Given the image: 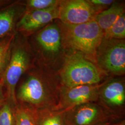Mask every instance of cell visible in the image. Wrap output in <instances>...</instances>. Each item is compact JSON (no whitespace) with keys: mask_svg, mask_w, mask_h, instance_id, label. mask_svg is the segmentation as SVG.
Wrapping results in <instances>:
<instances>
[{"mask_svg":"<svg viewBox=\"0 0 125 125\" xmlns=\"http://www.w3.org/2000/svg\"><path fill=\"white\" fill-rule=\"evenodd\" d=\"M59 87L39 72L29 73L16 89L17 103L35 109L54 108L58 101Z\"/></svg>","mask_w":125,"mask_h":125,"instance_id":"6da1fadb","label":"cell"},{"mask_svg":"<svg viewBox=\"0 0 125 125\" xmlns=\"http://www.w3.org/2000/svg\"><path fill=\"white\" fill-rule=\"evenodd\" d=\"M62 40L68 46L79 51L92 62H96L99 47L104 38V31L94 20L83 24H62Z\"/></svg>","mask_w":125,"mask_h":125,"instance_id":"7a4b0ae2","label":"cell"},{"mask_svg":"<svg viewBox=\"0 0 125 125\" xmlns=\"http://www.w3.org/2000/svg\"><path fill=\"white\" fill-rule=\"evenodd\" d=\"M60 76L62 86L70 88L100 84L104 73L83 55L76 52L66 58Z\"/></svg>","mask_w":125,"mask_h":125,"instance_id":"3957f363","label":"cell"},{"mask_svg":"<svg viewBox=\"0 0 125 125\" xmlns=\"http://www.w3.org/2000/svg\"><path fill=\"white\" fill-rule=\"evenodd\" d=\"M31 56L26 46L14 40L9 62L3 75L7 101L16 106V91L20 78L29 68Z\"/></svg>","mask_w":125,"mask_h":125,"instance_id":"277c9868","label":"cell"},{"mask_svg":"<svg viewBox=\"0 0 125 125\" xmlns=\"http://www.w3.org/2000/svg\"><path fill=\"white\" fill-rule=\"evenodd\" d=\"M64 125H101L109 122L112 114L95 103L82 104L62 112Z\"/></svg>","mask_w":125,"mask_h":125,"instance_id":"5b68a950","label":"cell"},{"mask_svg":"<svg viewBox=\"0 0 125 125\" xmlns=\"http://www.w3.org/2000/svg\"><path fill=\"white\" fill-rule=\"evenodd\" d=\"M96 62L102 69L114 75H123L125 72V41L115 39H105V41L103 39L97 52Z\"/></svg>","mask_w":125,"mask_h":125,"instance_id":"8992f818","label":"cell"},{"mask_svg":"<svg viewBox=\"0 0 125 125\" xmlns=\"http://www.w3.org/2000/svg\"><path fill=\"white\" fill-rule=\"evenodd\" d=\"M103 84L79 85L70 88L62 86L58 103L54 109L62 112L82 104L95 103L99 99L100 89Z\"/></svg>","mask_w":125,"mask_h":125,"instance_id":"52a82bcc","label":"cell"},{"mask_svg":"<svg viewBox=\"0 0 125 125\" xmlns=\"http://www.w3.org/2000/svg\"><path fill=\"white\" fill-rule=\"evenodd\" d=\"M100 12L87 0H61L58 19L64 24L79 25L94 20Z\"/></svg>","mask_w":125,"mask_h":125,"instance_id":"ba28073f","label":"cell"},{"mask_svg":"<svg viewBox=\"0 0 125 125\" xmlns=\"http://www.w3.org/2000/svg\"><path fill=\"white\" fill-rule=\"evenodd\" d=\"M58 17L59 5L44 10L25 11L17 24L16 32L24 36H29Z\"/></svg>","mask_w":125,"mask_h":125,"instance_id":"9c48e42d","label":"cell"},{"mask_svg":"<svg viewBox=\"0 0 125 125\" xmlns=\"http://www.w3.org/2000/svg\"><path fill=\"white\" fill-rule=\"evenodd\" d=\"M25 10V5L19 1L0 9V40L16 33L17 24Z\"/></svg>","mask_w":125,"mask_h":125,"instance_id":"30bf717a","label":"cell"},{"mask_svg":"<svg viewBox=\"0 0 125 125\" xmlns=\"http://www.w3.org/2000/svg\"><path fill=\"white\" fill-rule=\"evenodd\" d=\"M108 109L122 107L125 103V87L122 81L115 80L103 84L100 89L99 98Z\"/></svg>","mask_w":125,"mask_h":125,"instance_id":"8fae6325","label":"cell"},{"mask_svg":"<svg viewBox=\"0 0 125 125\" xmlns=\"http://www.w3.org/2000/svg\"><path fill=\"white\" fill-rule=\"evenodd\" d=\"M36 41L41 49L48 54H56L61 46V29L55 24H50L36 34Z\"/></svg>","mask_w":125,"mask_h":125,"instance_id":"7c38bea8","label":"cell"},{"mask_svg":"<svg viewBox=\"0 0 125 125\" xmlns=\"http://www.w3.org/2000/svg\"><path fill=\"white\" fill-rule=\"evenodd\" d=\"M124 11L123 5L115 1L108 9L98 13L94 21L104 32L115 22L120 16L125 13Z\"/></svg>","mask_w":125,"mask_h":125,"instance_id":"4fadbf2b","label":"cell"},{"mask_svg":"<svg viewBox=\"0 0 125 125\" xmlns=\"http://www.w3.org/2000/svg\"><path fill=\"white\" fill-rule=\"evenodd\" d=\"M35 125H64L62 112L51 108L37 109Z\"/></svg>","mask_w":125,"mask_h":125,"instance_id":"5bb4252c","label":"cell"},{"mask_svg":"<svg viewBox=\"0 0 125 125\" xmlns=\"http://www.w3.org/2000/svg\"><path fill=\"white\" fill-rule=\"evenodd\" d=\"M36 110L26 105L18 103L15 108L14 125H35Z\"/></svg>","mask_w":125,"mask_h":125,"instance_id":"9a60e30c","label":"cell"},{"mask_svg":"<svg viewBox=\"0 0 125 125\" xmlns=\"http://www.w3.org/2000/svg\"><path fill=\"white\" fill-rule=\"evenodd\" d=\"M16 35L13 34L0 40V76H3L9 62Z\"/></svg>","mask_w":125,"mask_h":125,"instance_id":"2e32d148","label":"cell"},{"mask_svg":"<svg viewBox=\"0 0 125 125\" xmlns=\"http://www.w3.org/2000/svg\"><path fill=\"white\" fill-rule=\"evenodd\" d=\"M125 38V13L122 14L107 31L104 32V39L123 40Z\"/></svg>","mask_w":125,"mask_h":125,"instance_id":"e0dca14e","label":"cell"},{"mask_svg":"<svg viewBox=\"0 0 125 125\" xmlns=\"http://www.w3.org/2000/svg\"><path fill=\"white\" fill-rule=\"evenodd\" d=\"M15 107L7 101L0 108V125H14Z\"/></svg>","mask_w":125,"mask_h":125,"instance_id":"ac0fdd59","label":"cell"},{"mask_svg":"<svg viewBox=\"0 0 125 125\" xmlns=\"http://www.w3.org/2000/svg\"><path fill=\"white\" fill-rule=\"evenodd\" d=\"M61 0H28L26 2L25 11L44 10L59 5Z\"/></svg>","mask_w":125,"mask_h":125,"instance_id":"d6986e66","label":"cell"},{"mask_svg":"<svg viewBox=\"0 0 125 125\" xmlns=\"http://www.w3.org/2000/svg\"><path fill=\"white\" fill-rule=\"evenodd\" d=\"M87 1L101 12L103 8L111 5L115 1L113 0H87Z\"/></svg>","mask_w":125,"mask_h":125,"instance_id":"ffe728a7","label":"cell"},{"mask_svg":"<svg viewBox=\"0 0 125 125\" xmlns=\"http://www.w3.org/2000/svg\"><path fill=\"white\" fill-rule=\"evenodd\" d=\"M7 101L3 76H0V108Z\"/></svg>","mask_w":125,"mask_h":125,"instance_id":"44dd1931","label":"cell"},{"mask_svg":"<svg viewBox=\"0 0 125 125\" xmlns=\"http://www.w3.org/2000/svg\"><path fill=\"white\" fill-rule=\"evenodd\" d=\"M14 1L11 0H0V9H2L8 6Z\"/></svg>","mask_w":125,"mask_h":125,"instance_id":"7402d4cb","label":"cell"},{"mask_svg":"<svg viewBox=\"0 0 125 125\" xmlns=\"http://www.w3.org/2000/svg\"><path fill=\"white\" fill-rule=\"evenodd\" d=\"M110 125H112L111 124H110ZM114 125H125V121H121L120 123H118V124H115Z\"/></svg>","mask_w":125,"mask_h":125,"instance_id":"603a6c76","label":"cell"},{"mask_svg":"<svg viewBox=\"0 0 125 125\" xmlns=\"http://www.w3.org/2000/svg\"><path fill=\"white\" fill-rule=\"evenodd\" d=\"M110 123L109 122H107V123H104V124H103L101 125H110Z\"/></svg>","mask_w":125,"mask_h":125,"instance_id":"cb8c5ba5","label":"cell"}]
</instances>
